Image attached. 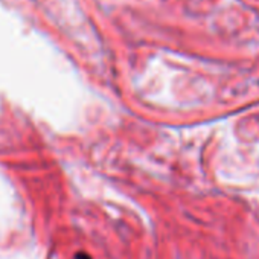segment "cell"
Returning a JSON list of instances; mask_svg holds the SVG:
<instances>
[{
	"label": "cell",
	"instance_id": "obj_1",
	"mask_svg": "<svg viewBox=\"0 0 259 259\" xmlns=\"http://www.w3.org/2000/svg\"><path fill=\"white\" fill-rule=\"evenodd\" d=\"M76 259H90V256L85 254V253H78L76 254Z\"/></svg>",
	"mask_w": 259,
	"mask_h": 259
}]
</instances>
